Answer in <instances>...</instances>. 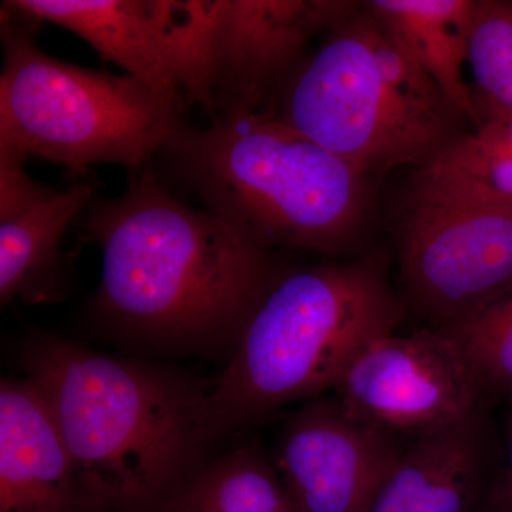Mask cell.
<instances>
[{
	"instance_id": "cell-1",
	"label": "cell",
	"mask_w": 512,
	"mask_h": 512,
	"mask_svg": "<svg viewBox=\"0 0 512 512\" xmlns=\"http://www.w3.org/2000/svg\"><path fill=\"white\" fill-rule=\"evenodd\" d=\"M84 234L103 252L101 318L164 345L238 343L279 276L268 249L178 201L151 163L90 202Z\"/></svg>"
},
{
	"instance_id": "cell-2",
	"label": "cell",
	"mask_w": 512,
	"mask_h": 512,
	"mask_svg": "<svg viewBox=\"0 0 512 512\" xmlns=\"http://www.w3.org/2000/svg\"><path fill=\"white\" fill-rule=\"evenodd\" d=\"M72 456L90 512H158L191 476L205 392L151 367L39 335L23 350Z\"/></svg>"
},
{
	"instance_id": "cell-3",
	"label": "cell",
	"mask_w": 512,
	"mask_h": 512,
	"mask_svg": "<svg viewBox=\"0 0 512 512\" xmlns=\"http://www.w3.org/2000/svg\"><path fill=\"white\" fill-rule=\"evenodd\" d=\"M160 154L205 210L268 251L346 254L372 217V177L276 116L185 124Z\"/></svg>"
},
{
	"instance_id": "cell-4",
	"label": "cell",
	"mask_w": 512,
	"mask_h": 512,
	"mask_svg": "<svg viewBox=\"0 0 512 512\" xmlns=\"http://www.w3.org/2000/svg\"><path fill=\"white\" fill-rule=\"evenodd\" d=\"M403 315L382 256L279 274L205 392L208 437L333 389L357 353L392 335Z\"/></svg>"
},
{
	"instance_id": "cell-5",
	"label": "cell",
	"mask_w": 512,
	"mask_h": 512,
	"mask_svg": "<svg viewBox=\"0 0 512 512\" xmlns=\"http://www.w3.org/2000/svg\"><path fill=\"white\" fill-rule=\"evenodd\" d=\"M276 117L369 177L430 164L468 123L366 3L303 60Z\"/></svg>"
},
{
	"instance_id": "cell-6",
	"label": "cell",
	"mask_w": 512,
	"mask_h": 512,
	"mask_svg": "<svg viewBox=\"0 0 512 512\" xmlns=\"http://www.w3.org/2000/svg\"><path fill=\"white\" fill-rule=\"evenodd\" d=\"M0 151L63 165L138 170L185 126V107L130 76L84 69L36 45L42 23L2 2Z\"/></svg>"
},
{
	"instance_id": "cell-7",
	"label": "cell",
	"mask_w": 512,
	"mask_h": 512,
	"mask_svg": "<svg viewBox=\"0 0 512 512\" xmlns=\"http://www.w3.org/2000/svg\"><path fill=\"white\" fill-rule=\"evenodd\" d=\"M404 298L431 329L473 311L512 282V200L427 164L396 214Z\"/></svg>"
},
{
	"instance_id": "cell-8",
	"label": "cell",
	"mask_w": 512,
	"mask_h": 512,
	"mask_svg": "<svg viewBox=\"0 0 512 512\" xmlns=\"http://www.w3.org/2000/svg\"><path fill=\"white\" fill-rule=\"evenodd\" d=\"M10 8L82 37L107 62L210 116L214 0H10Z\"/></svg>"
},
{
	"instance_id": "cell-9",
	"label": "cell",
	"mask_w": 512,
	"mask_h": 512,
	"mask_svg": "<svg viewBox=\"0 0 512 512\" xmlns=\"http://www.w3.org/2000/svg\"><path fill=\"white\" fill-rule=\"evenodd\" d=\"M333 390L350 412L406 440L450 426L488 400L457 346L431 328L373 340Z\"/></svg>"
},
{
	"instance_id": "cell-10",
	"label": "cell",
	"mask_w": 512,
	"mask_h": 512,
	"mask_svg": "<svg viewBox=\"0 0 512 512\" xmlns=\"http://www.w3.org/2000/svg\"><path fill=\"white\" fill-rule=\"evenodd\" d=\"M362 3L348 0H214L210 37V117L261 113L286 87L313 37Z\"/></svg>"
},
{
	"instance_id": "cell-11",
	"label": "cell",
	"mask_w": 512,
	"mask_h": 512,
	"mask_svg": "<svg viewBox=\"0 0 512 512\" xmlns=\"http://www.w3.org/2000/svg\"><path fill=\"white\" fill-rule=\"evenodd\" d=\"M406 441L318 399L285 424L272 463L299 512H365Z\"/></svg>"
},
{
	"instance_id": "cell-12",
	"label": "cell",
	"mask_w": 512,
	"mask_h": 512,
	"mask_svg": "<svg viewBox=\"0 0 512 512\" xmlns=\"http://www.w3.org/2000/svg\"><path fill=\"white\" fill-rule=\"evenodd\" d=\"M26 160L0 151V301H62L69 293L60 241L74 218L89 207L97 184L66 190L37 183Z\"/></svg>"
},
{
	"instance_id": "cell-13",
	"label": "cell",
	"mask_w": 512,
	"mask_h": 512,
	"mask_svg": "<svg viewBox=\"0 0 512 512\" xmlns=\"http://www.w3.org/2000/svg\"><path fill=\"white\" fill-rule=\"evenodd\" d=\"M488 402L407 440L365 512H485L498 451Z\"/></svg>"
},
{
	"instance_id": "cell-14",
	"label": "cell",
	"mask_w": 512,
	"mask_h": 512,
	"mask_svg": "<svg viewBox=\"0 0 512 512\" xmlns=\"http://www.w3.org/2000/svg\"><path fill=\"white\" fill-rule=\"evenodd\" d=\"M0 512H90L55 416L29 379L0 384Z\"/></svg>"
},
{
	"instance_id": "cell-15",
	"label": "cell",
	"mask_w": 512,
	"mask_h": 512,
	"mask_svg": "<svg viewBox=\"0 0 512 512\" xmlns=\"http://www.w3.org/2000/svg\"><path fill=\"white\" fill-rule=\"evenodd\" d=\"M367 6L471 126L478 114L464 79L477 0H372Z\"/></svg>"
},
{
	"instance_id": "cell-16",
	"label": "cell",
	"mask_w": 512,
	"mask_h": 512,
	"mask_svg": "<svg viewBox=\"0 0 512 512\" xmlns=\"http://www.w3.org/2000/svg\"><path fill=\"white\" fill-rule=\"evenodd\" d=\"M158 512H299L256 447H241L191 474Z\"/></svg>"
},
{
	"instance_id": "cell-17",
	"label": "cell",
	"mask_w": 512,
	"mask_h": 512,
	"mask_svg": "<svg viewBox=\"0 0 512 512\" xmlns=\"http://www.w3.org/2000/svg\"><path fill=\"white\" fill-rule=\"evenodd\" d=\"M436 330L460 350L488 400L512 402V282Z\"/></svg>"
},
{
	"instance_id": "cell-18",
	"label": "cell",
	"mask_w": 512,
	"mask_h": 512,
	"mask_svg": "<svg viewBox=\"0 0 512 512\" xmlns=\"http://www.w3.org/2000/svg\"><path fill=\"white\" fill-rule=\"evenodd\" d=\"M474 97L477 126L454 138L430 164L512 200V111Z\"/></svg>"
},
{
	"instance_id": "cell-19",
	"label": "cell",
	"mask_w": 512,
	"mask_h": 512,
	"mask_svg": "<svg viewBox=\"0 0 512 512\" xmlns=\"http://www.w3.org/2000/svg\"><path fill=\"white\" fill-rule=\"evenodd\" d=\"M468 67L474 93L512 111L511 0H477Z\"/></svg>"
},
{
	"instance_id": "cell-20",
	"label": "cell",
	"mask_w": 512,
	"mask_h": 512,
	"mask_svg": "<svg viewBox=\"0 0 512 512\" xmlns=\"http://www.w3.org/2000/svg\"><path fill=\"white\" fill-rule=\"evenodd\" d=\"M485 512H512V402L503 448L495 457Z\"/></svg>"
}]
</instances>
